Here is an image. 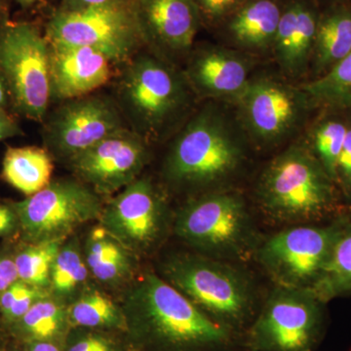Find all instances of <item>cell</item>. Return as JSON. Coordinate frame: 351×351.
Segmentation results:
<instances>
[{"instance_id": "cell-1", "label": "cell", "mask_w": 351, "mask_h": 351, "mask_svg": "<svg viewBox=\"0 0 351 351\" xmlns=\"http://www.w3.org/2000/svg\"><path fill=\"white\" fill-rule=\"evenodd\" d=\"M121 306L133 351H202L230 338L226 325L152 272L132 284Z\"/></svg>"}, {"instance_id": "cell-2", "label": "cell", "mask_w": 351, "mask_h": 351, "mask_svg": "<svg viewBox=\"0 0 351 351\" xmlns=\"http://www.w3.org/2000/svg\"><path fill=\"white\" fill-rule=\"evenodd\" d=\"M246 134L237 117L216 101L201 108L182 126L164 161L171 186L204 189L228 181L246 158Z\"/></svg>"}, {"instance_id": "cell-3", "label": "cell", "mask_w": 351, "mask_h": 351, "mask_svg": "<svg viewBox=\"0 0 351 351\" xmlns=\"http://www.w3.org/2000/svg\"><path fill=\"white\" fill-rule=\"evenodd\" d=\"M339 189L308 145L293 144L263 169L257 199L277 223L318 221L338 207Z\"/></svg>"}, {"instance_id": "cell-4", "label": "cell", "mask_w": 351, "mask_h": 351, "mask_svg": "<svg viewBox=\"0 0 351 351\" xmlns=\"http://www.w3.org/2000/svg\"><path fill=\"white\" fill-rule=\"evenodd\" d=\"M122 110L145 141L161 137L188 112L193 91L184 73L167 60L138 55L119 82Z\"/></svg>"}, {"instance_id": "cell-5", "label": "cell", "mask_w": 351, "mask_h": 351, "mask_svg": "<svg viewBox=\"0 0 351 351\" xmlns=\"http://www.w3.org/2000/svg\"><path fill=\"white\" fill-rule=\"evenodd\" d=\"M0 73L15 110L27 119L41 121L52 101L50 44L36 25L0 24Z\"/></svg>"}, {"instance_id": "cell-6", "label": "cell", "mask_w": 351, "mask_h": 351, "mask_svg": "<svg viewBox=\"0 0 351 351\" xmlns=\"http://www.w3.org/2000/svg\"><path fill=\"white\" fill-rule=\"evenodd\" d=\"M162 267L168 283L221 324L239 322L250 311V284L230 265L200 256L179 255Z\"/></svg>"}, {"instance_id": "cell-7", "label": "cell", "mask_w": 351, "mask_h": 351, "mask_svg": "<svg viewBox=\"0 0 351 351\" xmlns=\"http://www.w3.org/2000/svg\"><path fill=\"white\" fill-rule=\"evenodd\" d=\"M19 218L21 241L64 242L90 221L100 219V195L77 179L51 181L38 193L11 202Z\"/></svg>"}, {"instance_id": "cell-8", "label": "cell", "mask_w": 351, "mask_h": 351, "mask_svg": "<svg viewBox=\"0 0 351 351\" xmlns=\"http://www.w3.org/2000/svg\"><path fill=\"white\" fill-rule=\"evenodd\" d=\"M45 36L51 44L92 48L112 64L130 61L145 43L133 0L80 11L57 9L46 25Z\"/></svg>"}, {"instance_id": "cell-9", "label": "cell", "mask_w": 351, "mask_h": 351, "mask_svg": "<svg viewBox=\"0 0 351 351\" xmlns=\"http://www.w3.org/2000/svg\"><path fill=\"white\" fill-rule=\"evenodd\" d=\"M175 232L191 246L217 256L239 255L252 237L250 215L239 193L215 191L189 200L175 219Z\"/></svg>"}, {"instance_id": "cell-10", "label": "cell", "mask_w": 351, "mask_h": 351, "mask_svg": "<svg viewBox=\"0 0 351 351\" xmlns=\"http://www.w3.org/2000/svg\"><path fill=\"white\" fill-rule=\"evenodd\" d=\"M235 117L252 142L280 144L297 132L313 106L301 86L276 78H251L235 100Z\"/></svg>"}, {"instance_id": "cell-11", "label": "cell", "mask_w": 351, "mask_h": 351, "mask_svg": "<svg viewBox=\"0 0 351 351\" xmlns=\"http://www.w3.org/2000/svg\"><path fill=\"white\" fill-rule=\"evenodd\" d=\"M346 221L299 226L276 233L258 249V263L277 287L311 289Z\"/></svg>"}, {"instance_id": "cell-12", "label": "cell", "mask_w": 351, "mask_h": 351, "mask_svg": "<svg viewBox=\"0 0 351 351\" xmlns=\"http://www.w3.org/2000/svg\"><path fill=\"white\" fill-rule=\"evenodd\" d=\"M321 302L309 289L277 287L252 328L260 351H309L322 325Z\"/></svg>"}, {"instance_id": "cell-13", "label": "cell", "mask_w": 351, "mask_h": 351, "mask_svg": "<svg viewBox=\"0 0 351 351\" xmlns=\"http://www.w3.org/2000/svg\"><path fill=\"white\" fill-rule=\"evenodd\" d=\"M100 225L134 255L160 243L167 230L164 196L149 178H138L104 205Z\"/></svg>"}, {"instance_id": "cell-14", "label": "cell", "mask_w": 351, "mask_h": 351, "mask_svg": "<svg viewBox=\"0 0 351 351\" xmlns=\"http://www.w3.org/2000/svg\"><path fill=\"white\" fill-rule=\"evenodd\" d=\"M126 128L119 108L103 97L66 101L44 127L45 149L53 158L69 162L104 138Z\"/></svg>"}, {"instance_id": "cell-15", "label": "cell", "mask_w": 351, "mask_h": 351, "mask_svg": "<svg viewBox=\"0 0 351 351\" xmlns=\"http://www.w3.org/2000/svg\"><path fill=\"white\" fill-rule=\"evenodd\" d=\"M149 157L147 141L123 128L66 163L76 179L101 196L117 193L140 178Z\"/></svg>"}, {"instance_id": "cell-16", "label": "cell", "mask_w": 351, "mask_h": 351, "mask_svg": "<svg viewBox=\"0 0 351 351\" xmlns=\"http://www.w3.org/2000/svg\"><path fill=\"white\" fill-rule=\"evenodd\" d=\"M144 43L162 58L191 52L199 29V11L195 0H133Z\"/></svg>"}, {"instance_id": "cell-17", "label": "cell", "mask_w": 351, "mask_h": 351, "mask_svg": "<svg viewBox=\"0 0 351 351\" xmlns=\"http://www.w3.org/2000/svg\"><path fill=\"white\" fill-rule=\"evenodd\" d=\"M252 68L250 55L209 45L195 51L184 75L193 93L201 98L232 101L250 82Z\"/></svg>"}, {"instance_id": "cell-18", "label": "cell", "mask_w": 351, "mask_h": 351, "mask_svg": "<svg viewBox=\"0 0 351 351\" xmlns=\"http://www.w3.org/2000/svg\"><path fill=\"white\" fill-rule=\"evenodd\" d=\"M49 44L52 100L88 96L110 80L112 63L105 55L84 46Z\"/></svg>"}, {"instance_id": "cell-19", "label": "cell", "mask_w": 351, "mask_h": 351, "mask_svg": "<svg viewBox=\"0 0 351 351\" xmlns=\"http://www.w3.org/2000/svg\"><path fill=\"white\" fill-rule=\"evenodd\" d=\"M320 11L313 0H286L271 52L281 71L291 80L311 66Z\"/></svg>"}, {"instance_id": "cell-20", "label": "cell", "mask_w": 351, "mask_h": 351, "mask_svg": "<svg viewBox=\"0 0 351 351\" xmlns=\"http://www.w3.org/2000/svg\"><path fill=\"white\" fill-rule=\"evenodd\" d=\"M283 5L282 0H246L221 25L232 48L248 55L271 52Z\"/></svg>"}, {"instance_id": "cell-21", "label": "cell", "mask_w": 351, "mask_h": 351, "mask_svg": "<svg viewBox=\"0 0 351 351\" xmlns=\"http://www.w3.org/2000/svg\"><path fill=\"white\" fill-rule=\"evenodd\" d=\"M351 51V2L330 4L320 12L309 71L319 77Z\"/></svg>"}, {"instance_id": "cell-22", "label": "cell", "mask_w": 351, "mask_h": 351, "mask_svg": "<svg viewBox=\"0 0 351 351\" xmlns=\"http://www.w3.org/2000/svg\"><path fill=\"white\" fill-rule=\"evenodd\" d=\"M83 254L90 274L107 287H117L132 277L134 254L101 225L88 234Z\"/></svg>"}, {"instance_id": "cell-23", "label": "cell", "mask_w": 351, "mask_h": 351, "mask_svg": "<svg viewBox=\"0 0 351 351\" xmlns=\"http://www.w3.org/2000/svg\"><path fill=\"white\" fill-rule=\"evenodd\" d=\"M69 330V304L49 295L38 300L6 332L13 341L24 345L31 341L64 343Z\"/></svg>"}, {"instance_id": "cell-24", "label": "cell", "mask_w": 351, "mask_h": 351, "mask_svg": "<svg viewBox=\"0 0 351 351\" xmlns=\"http://www.w3.org/2000/svg\"><path fill=\"white\" fill-rule=\"evenodd\" d=\"M53 156L38 147H10L2 161V179L23 195L31 196L52 181Z\"/></svg>"}, {"instance_id": "cell-25", "label": "cell", "mask_w": 351, "mask_h": 351, "mask_svg": "<svg viewBox=\"0 0 351 351\" xmlns=\"http://www.w3.org/2000/svg\"><path fill=\"white\" fill-rule=\"evenodd\" d=\"M69 319L71 329L126 332V318L122 306L103 291L90 285L69 304Z\"/></svg>"}, {"instance_id": "cell-26", "label": "cell", "mask_w": 351, "mask_h": 351, "mask_svg": "<svg viewBox=\"0 0 351 351\" xmlns=\"http://www.w3.org/2000/svg\"><path fill=\"white\" fill-rule=\"evenodd\" d=\"M89 276L80 241L75 237L66 239L52 265L50 294L64 304H71L89 286Z\"/></svg>"}, {"instance_id": "cell-27", "label": "cell", "mask_w": 351, "mask_h": 351, "mask_svg": "<svg viewBox=\"0 0 351 351\" xmlns=\"http://www.w3.org/2000/svg\"><path fill=\"white\" fill-rule=\"evenodd\" d=\"M321 302L351 293V221H346L332 245L324 269L311 289Z\"/></svg>"}, {"instance_id": "cell-28", "label": "cell", "mask_w": 351, "mask_h": 351, "mask_svg": "<svg viewBox=\"0 0 351 351\" xmlns=\"http://www.w3.org/2000/svg\"><path fill=\"white\" fill-rule=\"evenodd\" d=\"M300 86L313 107L351 108V51L325 75Z\"/></svg>"}, {"instance_id": "cell-29", "label": "cell", "mask_w": 351, "mask_h": 351, "mask_svg": "<svg viewBox=\"0 0 351 351\" xmlns=\"http://www.w3.org/2000/svg\"><path fill=\"white\" fill-rule=\"evenodd\" d=\"M64 242L31 243L19 240L15 243L14 258L19 280L49 291L52 265Z\"/></svg>"}, {"instance_id": "cell-30", "label": "cell", "mask_w": 351, "mask_h": 351, "mask_svg": "<svg viewBox=\"0 0 351 351\" xmlns=\"http://www.w3.org/2000/svg\"><path fill=\"white\" fill-rule=\"evenodd\" d=\"M348 123L339 117L320 120L311 131V151L336 182V167L348 132Z\"/></svg>"}, {"instance_id": "cell-31", "label": "cell", "mask_w": 351, "mask_h": 351, "mask_svg": "<svg viewBox=\"0 0 351 351\" xmlns=\"http://www.w3.org/2000/svg\"><path fill=\"white\" fill-rule=\"evenodd\" d=\"M49 295L48 290L18 280L0 295V325L5 330L8 329L38 300Z\"/></svg>"}, {"instance_id": "cell-32", "label": "cell", "mask_w": 351, "mask_h": 351, "mask_svg": "<svg viewBox=\"0 0 351 351\" xmlns=\"http://www.w3.org/2000/svg\"><path fill=\"white\" fill-rule=\"evenodd\" d=\"M64 351H129L106 331L71 328L63 345Z\"/></svg>"}, {"instance_id": "cell-33", "label": "cell", "mask_w": 351, "mask_h": 351, "mask_svg": "<svg viewBox=\"0 0 351 351\" xmlns=\"http://www.w3.org/2000/svg\"><path fill=\"white\" fill-rule=\"evenodd\" d=\"M246 0H195L201 20L210 25H221Z\"/></svg>"}, {"instance_id": "cell-34", "label": "cell", "mask_w": 351, "mask_h": 351, "mask_svg": "<svg viewBox=\"0 0 351 351\" xmlns=\"http://www.w3.org/2000/svg\"><path fill=\"white\" fill-rule=\"evenodd\" d=\"M336 184L348 203H351V124L339 154L336 167Z\"/></svg>"}, {"instance_id": "cell-35", "label": "cell", "mask_w": 351, "mask_h": 351, "mask_svg": "<svg viewBox=\"0 0 351 351\" xmlns=\"http://www.w3.org/2000/svg\"><path fill=\"white\" fill-rule=\"evenodd\" d=\"M14 253L15 243L11 239L0 246V295L19 280Z\"/></svg>"}, {"instance_id": "cell-36", "label": "cell", "mask_w": 351, "mask_h": 351, "mask_svg": "<svg viewBox=\"0 0 351 351\" xmlns=\"http://www.w3.org/2000/svg\"><path fill=\"white\" fill-rule=\"evenodd\" d=\"M19 232V218L12 203L0 204V239H14Z\"/></svg>"}, {"instance_id": "cell-37", "label": "cell", "mask_w": 351, "mask_h": 351, "mask_svg": "<svg viewBox=\"0 0 351 351\" xmlns=\"http://www.w3.org/2000/svg\"><path fill=\"white\" fill-rule=\"evenodd\" d=\"M128 1L131 0H62L61 5L58 9L63 11H80Z\"/></svg>"}, {"instance_id": "cell-38", "label": "cell", "mask_w": 351, "mask_h": 351, "mask_svg": "<svg viewBox=\"0 0 351 351\" xmlns=\"http://www.w3.org/2000/svg\"><path fill=\"white\" fill-rule=\"evenodd\" d=\"M23 131L6 110H0V142L6 138L22 135Z\"/></svg>"}, {"instance_id": "cell-39", "label": "cell", "mask_w": 351, "mask_h": 351, "mask_svg": "<svg viewBox=\"0 0 351 351\" xmlns=\"http://www.w3.org/2000/svg\"><path fill=\"white\" fill-rule=\"evenodd\" d=\"M63 345L57 341H31L23 346L25 351H64Z\"/></svg>"}, {"instance_id": "cell-40", "label": "cell", "mask_w": 351, "mask_h": 351, "mask_svg": "<svg viewBox=\"0 0 351 351\" xmlns=\"http://www.w3.org/2000/svg\"><path fill=\"white\" fill-rule=\"evenodd\" d=\"M11 101L10 93L3 75L0 73V110H6Z\"/></svg>"}, {"instance_id": "cell-41", "label": "cell", "mask_w": 351, "mask_h": 351, "mask_svg": "<svg viewBox=\"0 0 351 351\" xmlns=\"http://www.w3.org/2000/svg\"><path fill=\"white\" fill-rule=\"evenodd\" d=\"M7 338H10L8 332H7L6 330L0 325V351H2V350H3V348L7 346V343H7Z\"/></svg>"}, {"instance_id": "cell-42", "label": "cell", "mask_w": 351, "mask_h": 351, "mask_svg": "<svg viewBox=\"0 0 351 351\" xmlns=\"http://www.w3.org/2000/svg\"><path fill=\"white\" fill-rule=\"evenodd\" d=\"M2 351H25V350L24 346H23L22 343L14 341L13 345H8V343H7V346Z\"/></svg>"}, {"instance_id": "cell-43", "label": "cell", "mask_w": 351, "mask_h": 351, "mask_svg": "<svg viewBox=\"0 0 351 351\" xmlns=\"http://www.w3.org/2000/svg\"><path fill=\"white\" fill-rule=\"evenodd\" d=\"M39 1H41V0H16V2L23 8H29V7L34 5Z\"/></svg>"}, {"instance_id": "cell-44", "label": "cell", "mask_w": 351, "mask_h": 351, "mask_svg": "<svg viewBox=\"0 0 351 351\" xmlns=\"http://www.w3.org/2000/svg\"><path fill=\"white\" fill-rule=\"evenodd\" d=\"M329 4L343 3V2H351V0H326Z\"/></svg>"}, {"instance_id": "cell-45", "label": "cell", "mask_w": 351, "mask_h": 351, "mask_svg": "<svg viewBox=\"0 0 351 351\" xmlns=\"http://www.w3.org/2000/svg\"><path fill=\"white\" fill-rule=\"evenodd\" d=\"M5 7V0H0V14L3 13Z\"/></svg>"}, {"instance_id": "cell-46", "label": "cell", "mask_w": 351, "mask_h": 351, "mask_svg": "<svg viewBox=\"0 0 351 351\" xmlns=\"http://www.w3.org/2000/svg\"><path fill=\"white\" fill-rule=\"evenodd\" d=\"M129 351H131V350H129Z\"/></svg>"}]
</instances>
